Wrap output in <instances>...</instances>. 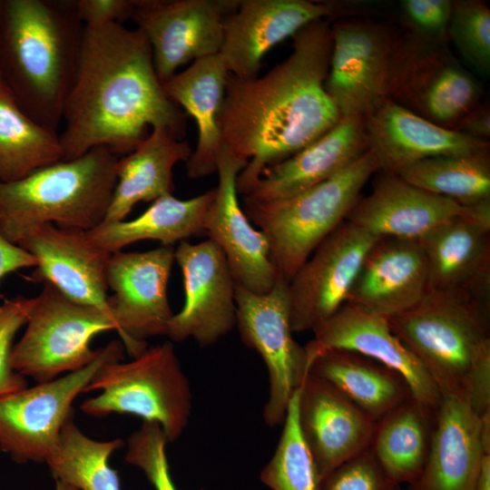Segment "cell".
<instances>
[{
	"label": "cell",
	"instance_id": "b9f144b4",
	"mask_svg": "<svg viewBox=\"0 0 490 490\" xmlns=\"http://www.w3.org/2000/svg\"><path fill=\"white\" fill-rule=\"evenodd\" d=\"M136 0H76L78 18L84 26L122 24L131 20Z\"/></svg>",
	"mask_w": 490,
	"mask_h": 490
},
{
	"label": "cell",
	"instance_id": "5b68a950",
	"mask_svg": "<svg viewBox=\"0 0 490 490\" xmlns=\"http://www.w3.org/2000/svg\"><path fill=\"white\" fill-rule=\"evenodd\" d=\"M387 321L441 392L464 396L472 368L490 348V287L427 291Z\"/></svg>",
	"mask_w": 490,
	"mask_h": 490
},
{
	"label": "cell",
	"instance_id": "2e32d148",
	"mask_svg": "<svg viewBox=\"0 0 490 490\" xmlns=\"http://www.w3.org/2000/svg\"><path fill=\"white\" fill-rule=\"evenodd\" d=\"M174 254L184 304L172 315L166 336L175 342L192 338L201 348L211 346L236 327V283L226 257L210 239L197 244L181 241Z\"/></svg>",
	"mask_w": 490,
	"mask_h": 490
},
{
	"label": "cell",
	"instance_id": "277c9868",
	"mask_svg": "<svg viewBox=\"0 0 490 490\" xmlns=\"http://www.w3.org/2000/svg\"><path fill=\"white\" fill-rule=\"evenodd\" d=\"M119 158L96 147L20 180L0 181V234L17 244L40 224L83 231L95 228L104 220L111 204Z\"/></svg>",
	"mask_w": 490,
	"mask_h": 490
},
{
	"label": "cell",
	"instance_id": "7c38bea8",
	"mask_svg": "<svg viewBox=\"0 0 490 490\" xmlns=\"http://www.w3.org/2000/svg\"><path fill=\"white\" fill-rule=\"evenodd\" d=\"M332 50L326 90L340 117L366 118L389 99L399 35L365 19L331 24Z\"/></svg>",
	"mask_w": 490,
	"mask_h": 490
},
{
	"label": "cell",
	"instance_id": "e0dca14e",
	"mask_svg": "<svg viewBox=\"0 0 490 490\" xmlns=\"http://www.w3.org/2000/svg\"><path fill=\"white\" fill-rule=\"evenodd\" d=\"M248 162L224 145L217 162L218 186L209 205L203 230L223 251L237 285L265 294L279 278L265 235L255 229L238 200L236 181Z\"/></svg>",
	"mask_w": 490,
	"mask_h": 490
},
{
	"label": "cell",
	"instance_id": "7402d4cb",
	"mask_svg": "<svg viewBox=\"0 0 490 490\" xmlns=\"http://www.w3.org/2000/svg\"><path fill=\"white\" fill-rule=\"evenodd\" d=\"M308 358L326 348H341L368 357L401 375L413 397L436 409L441 391L415 354L392 331L387 318L345 303L313 330Z\"/></svg>",
	"mask_w": 490,
	"mask_h": 490
},
{
	"label": "cell",
	"instance_id": "d6986e66",
	"mask_svg": "<svg viewBox=\"0 0 490 490\" xmlns=\"http://www.w3.org/2000/svg\"><path fill=\"white\" fill-rule=\"evenodd\" d=\"M380 172L372 192L358 200L346 220L376 237L418 240L437 226L461 216L490 219V201L461 205Z\"/></svg>",
	"mask_w": 490,
	"mask_h": 490
},
{
	"label": "cell",
	"instance_id": "7bdbcfd3",
	"mask_svg": "<svg viewBox=\"0 0 490 490\" xmlns=\"http://www.w3.org/2000/svg\"><path fill=\"white\" fill-rule=\"evenodd\" d=\"M464 397L478 416L490 412V348L479 357L472 368Z\"/></svg>",
	"mask_w": 490,
	"mask_h": 490
},
{
	"label": "cell",
	"instance_id": "d4e9b609",
	"mask_svg": "<svg viewBox=\"0 0 490 490\" xmlns=\"http://www.w3.org/2000/svg\"><path fill=\"white\" fill-rule=\"evenodd\" d=\"M364 124L368 150L384 172L397 174L430 157L489 149V142L439 126L390 99L364 118Z\"/></svg>",
	"mask_w": 490,
	"mask_h": 490
},
{
	"label": "cell",
	"instance_id": "60d3db41",
	"mask_svg": "<svg viewBox=\"0 0 490 490\" xmlns=\"http://www.w3.org/2000/svg\"><path fill=\"white\" fill-rule=\"evenodd\" d=\"M399 6L410 36L429 44H446L452 0H402Z\"/></svg>",
	"mask_w": 490,
	"mask_h": 490
},
{
	"label": "cell",
	"instance_id": "4316f807",
	"mask_svg": "<svg viewBox=\"0 0 490 490\" xmlns=\"http://www.w3.org/2000/svg\"><path fill=\"white\" fill-rule=\"evenodd\" d=\"M427 291L490 286V219L456 217L418 239Z\"/></svg>",
	"mask_w": 490,
	"mask_h": 490
},
{
	"label": "cell",
	"instance_id": "9c48e42d",
	"mask_svg": "<svg viewBox=\"0 0 490 490\" xmlns=\"http://www.w3.org/2000/svg\"><path fill=\"white\" fill-rule=\"evenodd\" d=\"M124 346L115 339L99 348L87 366L53 380L0 397V450L17 463H45L54 450L73 403L85 392L100 368L123 360Z\"/></svg>",
	"mask_w": 490,
	"mask_h": 490
},
{
	"label": "cell",
	"instance_id": "52a82bcc",
	"mask_svg": "<svg viewBox=\"0 0 490 490\" xmlns=\"http://www.w3.org/2000/svg\"><path fill=\"white\" fill-rule=\"evenodd\" d=\"M100 394L83 401L80 409L94 417L127 414L158 423L168 441H176L191 413V390L174 348L164 342L148 348L132 361L103 366L85 392Z\"/></svg>",
	"mask_w": 490,
	"mask_h": 490
},
{
	"label": "cell",
	"instance_id": "7dc6e473",
	"mask_svg": "<svg viewBox=\"0 0 490 490\" xmlns=\"http://www.w3.org/2000/svg\"><path fill=\"white\" fill-rule=\"evenodd\" d=\"M55 490H77L75 487L65 483L56 481Z\"/></svg>",
	"mask_w": 490,
	"mask_h": 490
},
{
	"label": "cell",
	"instance_id": "f1b7e54d",
	"mask_svg": "<svg viewBox=\"0 0 490 490\" xmlns=\"http://www.w3.org/2000/svg\"><path fill=\"white\" fill-rule=\"evenodd\" d=\"M192 153L188 142L172 130L153 127L132 152L119 158L116 185L103 221H120L141 201L172 194V170Z\"/></svg>",
	"mask_w": 490,
	"mask_h": 490
},
{
	"label": "cell",
	"instance_id": "d590c367",
	"mask_svg": "<svg viewBox=\"0 0 490 490\" xmlns=\"http://www.w3.org/2000/svg\"><path fill=\"white\" fill-rule=\"evenodd\" d=\"M298 393L291 397L275 452L260 472L271 490H321L322 480L298 424Z\"/></svg>",
	"mask_w": 490,
	"mask_h": 490
},
{
	"label": "cell",
	"instance_id": "f35d334b",
	"mask_svg": "<svg viewBox=\"0 0 490 490\" xmlns=\"http://www.w3.org/2000/svg\"><path fill=\"white\" fill-rule=\"evenodd\" d=\"M34 298L18 296L0 304V397L27 387L25 377L11 365L14 340L18 330L25 326Z\"/></svg>",
	"mask_w": 490,
	"mask_h": 490
},
{
	"label": "cell",
	"instance_id": "8d00e7d4",
	"mask_svg": "<svg viewBox=\"0 0 490 490\" xmlns=\"http://www.w3.org/2000/svg\"><path fill=\"white\" fill-rule=\"evenodd\" d=\"M447 39L483 76L490 74V9L480 0H455Z\"/></svg>",
	"mask_w": 490,
	"mask_h": 490
},
{
	"label": "cell",
	"instance_id": "8992f818",
	"mask_svg": "<svg viewBox=\"0 0 490 490\" xmlns=\"http://www.w3.org/2000/svg\"><path fill=\"white\" fill-rule=\"evenodd\" d=\"M379 171L369 150L334 176L293 196L272 201L242 197V209L268 240L279 276L288 282L314 250L340 224Z\"/></svg>",
	"mask_w": 490,
	"mask_h": 490
},
{
	"label": "cell",
	"instance_id": "44dd1931",
	"mask_svg": "<svg viewBox=\"0 0 490 490\" xmlns=\"http://www.w3.org/2000/svg\"><path fill=\"white\" fill-rule=\"evenodd\" d=\"M298 424L321 480L368 448L377 426L335 387L310 372L299 388Z\"/></svg>",
	"mask_w": 490,
	"mask_h": 490
},
{
	"label": "cell",
	"instance_id": "f546056e",
	"mask_svg": "<svg viewBox=\"0 0 490 490\" xmlns=\"http://www.w3.org/2000/svg\"><path fill=\"white\" fill-rule=\"evenodd\" d=\"M309 372L335 387L376 423L413 397L397 372L347 349L316 352L309 358Z\"/></svg>",
	"mask_w": 490,
	"mask_h": 490
},
{
	"label": "cell",
	"instance_id": "6da1fadb",
	"mask_svg": "<svg viewBox=\"0 0 490 490\" xmlns=\"http://www.w3.org/2000/svg\"><path fill=\"white\" fill-rule=\"evenodd\" d=\"M291 54L262 76L229 74L220 113L222 143L248 162L236 181L245 195L262 172L303 149L340 119L326 90L332 50L328 18L293 36Z\"/></svg>",
	"mask_w": 490,
	"mask_h": 490
},
{
	"label": "cell",
	"instance_id": "5bb4252c",
	"mask_svg": "<svg viewBox=\"0 0 490 490\" xmlns=\"http://www.w3.org/2000/svg\"><path fill=\"white\" fill-rule=\"evenodd\" d=\"M240 0H136L131 20L148 40L163 83L190 62L220 53Z\"/></svg>",
	"mask_w": 490,
	"mask_h": 490
},
{
	"label": "cell",
	"instance_id": "cb8c5ba5",
	"mask_svg": "<svg viewBox=\"0 0 490 490\" xmlns=\"http://www.w3.org/2000/svg\"><path fill=\"white\" fill-rule=\"evenodd\" d=\"M427 292L418 240L377 237L366 253L347 302L389 318L416 305Z\"/></svg>",
	"mask_w": 490,
	"mask_h": 490
},
{
	"label": "cell",
	"instance_id": "1f68e13d",
	"mask_svg": "<svg viewBox=\"0 0 490 490\" xmlns=\"http://www.w3.org/2000/svg\"><path fill=\"white\" fill-rule=\"evenodd\" d=\"M436 411L411 397L377 423L369 447L386 473L400 485L412 484L423 471Z\"/></svg>",
	"mask_w": 490,
	"mask_h": 490
},
{
	"label": "cell",
	"instance_id": "8fae6325",
	"mask_svg": "<svg viewBox=\"0 0 490 490\" xmlns=\"http://www.w3.org/2000/svg\"><path fill=\"white\" fill-rule=\"evenodd\" d=\"M478 80L452 55L446 44L401 38L395 54L389 99L445 128L479 104Z\"/></svg>",
	"mask_w": 490,
	"mask_h": 490
},
{
	"label": "cell",
	"instance_id": "d6a6232c",
	"mask_svg": "<svg viewBox=\"0 0 490 490\" xmlns=\"http://www.w3.org/2000/svg\"><path fill=\"white\" fill-rule=\"evenodd\" d=\"M62 158L59 134L30 118L0 80V181L20 180Z\"/></svg>",
	"mask_w": 490,
	"mask_h": 490
},
{
	"label": "cell",
	"instance_id": "603a6c76",
	"mask_svg": "<svg viewBox=\"0 0 490 490\" xmlns=\"http://www.w3.org/2000/svg\"><path fill=\"white\" fill-rule=\"evenodd\" d=\"M487 455L481 417L464 396L441 392L427 459L408 490H475Z\"/></svg>",
	"mask_w": 490,
	"mask_h": 490
},
{
	"label": "cell",
	"instance_id": "ac0fdd59",
	"mask_svg": "<svg viewBox=\"0 0 490 490\" xmlns=\"http://www.w3.org/2000/svg\"><path fill=\"white\" fill-rule=\"evenodd\" d=\"M335 4L309 0H240L224 24L220 55L229 74L247 80L259 75L263 57L309 24L332 17Z\"/></svg>",
	"mask_w": 490,
	"mask_h": 490
},
{
	"label": "cell",
	"instance_id": "ee69618b",
	"mask_svg": "<svg viewBox=\"0 0 490 490\" xmlns=\"http://www.w3.org/2000/svg\"><path fill=\"white\" fill-rule=\"evenodd\" d=\"M36 259L0 234V282L8 274L24 268H35Z\"/></svg>",
	"mask_w": 490,
	"mask_h": 490
},
{
	"label": "cell",
	"instance_id": "4dcf8cb0",
	"mask_svg": "<svg viewBox=\"0 0 490 490\" xmlns=\"http://www.w3.org/2000/svg\"><path fill=\"white\" fill-rule=\"evenodd\" d=\"M214 196L215 189L187 200L163 196L133 220L103 221L85 233L95 246L111 254L144 240L172 246L204 233V216Z\"/></svg>",
	"mask_w": 490,
	"mask_h": 490
},
{
	"label": "cell",
	"instance_id": "ba28073f",
	"mask_svg": "<svg viewBox=\"0 0 490 490\" xmlns=\"http://www.w3.org/2000/svg\"><path fill=\"white\" fill-rule=\"evenodd\" d=\"M34 298L25 330L14 345L11 365L36 383L87 366L99 352L91 348L93 338L108 330L117 331L109 314L69 299L47 282Z\"/></svg>",
	"mask_w": 490,
	"mask_h": 490
},
{
	"label": "cell",
	"instance_id": "3957f363",
	"mask_svg": "<svg viewBox=\"0 0 490 490\" xmlns=\"http://www.w3.org/2000/svg\"><path fill=\"white\" fill-rule=\"evenodd\" d=\"M84 25L75 1L0 0V80L34 122H63Z\"/></svg>",
	"mask_w": 490,
	"mask_h": 490
},
{
	"label": "cell",
	"instance_id": "bcb514c9",
	"mask_svg": "<svg viewBox=\"0 0 490 490\" xmlns=\"http://www.w3.org/2000/svg\"><path fill=\"white\" fill-rule=\"evenodd\" d=\"M475 490H490V455H487L484 460Z\"/></svg>",
	"mask_w": 490,
	"mask_h": 490
},
{
	"label": "cell",
	"instance_id": "74e56055",
	"mask_svg": "<svg viewBox=\"0 0 490 490\" xmlns=\"http://www.w3.org/2000/svg\"><path fill=\"white\" fill-rule=\"evenodd\" d=\"M167 444L161 426L148 421L127 440L125 461L140 468L155 490H177L169 468Z\"/></svg>",
	"mask_w": 490,
	"mask_h": 490
},
{
	"label": "cell",
	"instance_id": "7a4b0ae2",
	"mask_svg": "<svg viewBox=\"0 0 490 490\" xmlns=\"http://www.w3.org/2000/svg\"><path fill=\"white\" fill-rule=\"evenodd\" d=\"M62 122V160L69 161L96 147L122 157L156 126L183 140L187 115L166 94L144 34L109 24L84 26Z\"/></svg>",
	"mask_w": 490,
	"mask_h": 490
},
{
	"label": "cell",
	"instance_id": "ffe728a7",
	"mask_svg": "<svg viewBox=\"0 0 490 490\" xmlns=\"http://www.w3.org/2000/svg\"><path fill=\"white\" fill-rule=\"evenodd\" d=\"M17 245L37 260L32 280L47 282L69 299L113 318L106 279L111 253L95 246L85 231L44 223L30 229Z\"/></svg>",
	"mask_w": 490,
	"mask_h": 490
},
{
	"label": "cell",
	"instance_id": "ab89813d",
	"mask_svg": "<svg viewBox=\"0 0 490 490\" xmlns=\"http://www.w3.org/2000/svg\"><path fill=\"white\" fill-rule=\"evenodd\" d=\"M321 490H401L368 446L322 480Z\"/></svg>",
	"mask_w": 490,
	"mask_h": 490
},
{
	"label": "cell",
	"instance_id": "484cf974",
	"mask_svg": "<svg viewBox=\"0 0 490 490\" xmlns=\"http://www.w3.org/2000/svg\"><path fill=\"white\" fill-rule=\"evenodd\" d=\"M368 151L364 119L342 116L319 138L267 168L242 197L256 201L289 198L334 176Z\"/></svg>",
	"mask_w": 490,
	"mask_h": 490
},
{
	"label": "cell",
	"instance_id": "f6af8a7d",
	"mask_svg": "<svg viewBox=\"0 0 490 490\" xmlns=\"http://www.w3.org/2000/svg\"><path fill=\"white\" fill-rule=\"evenodd\" d=\"M476 140L490 137V109L488 103L478 104L467 113L453 129Z\"/></svg>",
	"mask_w": 490,
	"mask_h": 490
},
{
	"label": "cell",
	"instance_id": "30bf717a",
	"mask_svg": "<svg viewBox=\"0 0 490 490\" xmlns=\"http://www.w3.org/2000/svg\"><path fill=\"white\" fill-rule=\"evenodd\" d=\"M235 300L240 338L260 355L268 370L270 391L264 421L270 426L281 425L291 397L309 372L306 348L292 336L288 281L279 276L265 294L236 284Z\"/></svg>",
	"mask_w": 490,
	"mask_h": 490
},
{
	"label": "cell",
	"instance_id": "4fadbf2b",
	"mask_svg": "<svg viewBox=\"0 0 490 490\" xmlns=\"http://www.w3.org/2000/svg\"><path fill=\"white\" fill-rule=\"evenodd\" d=\"M172 246L146 251L112 253L106 267L109 306L124 348L135 358L147 348L146 339L166 336L173 315L167 296L175 260Z\"/></svg>",
	"mask_w": 490,
	"mask_h": 490
},
{
	"label": "cell",
	"instance_id": "836d02e7",
	"mask_svg": "<svg viewBox=\"0 0 490 490\" xmlns=\"http://www.w3.org/2000/svg\"><path fill=\"white\" fill-rule=\"evenodd\" d=\"M397 174L416 187L461 205L490 201L489 149L426 158Z\"/></svg>",
	"mask_w": 490,
	"mask_h": 490
},
{
	"label": "cell",
	"instance_id": "e575fe53",
	"mask_svg": "<svg viewBox=\"0 0 490 490\" xmlns=\"http://www.w3.org/2000/svg\"><path fill=\"white\" fill-rule=\"evenodd\" d=\"M121 438L98 441L84 435L72 415L62 427L54 450L45 460L53 476L77 490H121L119 475L108 463L122 448Z\"/></svg>",
	"mask_w": 490,
	"mask_h": 490
},
{
	"label": "cell",
	"instance_id": "83f0119b",
	"mask_svg": "<svg viewBox=\"0 0 490 490\" xmlns=\"http://www.w3.org/2000/svg\"><path fill=\"white\" fill-rule=\"evenodd\" d=\"M228 77L220 54H216L194 61L162 83L169 98L191 116L198 127L196 149L186 162V172L191 179L217 170L223 145L219 119Z\"/></svg>",
	"mask_w": 490,
	"mask_h": 490
},
{
	"label": "cell",
	"instance_id": "9a60e30c",
	"mask_svg": "<svg viewBox=\"0 0 490 490\" xmlns=\"http://www.w3.org/2000/svg\"><path fill=\"white\" fill-rule=\"evenodd\" d=\"M377 238L345 220L314 250L288 282L293 332L313 330L347 302Z\"/></svg>",
	"mask_w": 490,
	"mask_h": 490
}]
</instances>
